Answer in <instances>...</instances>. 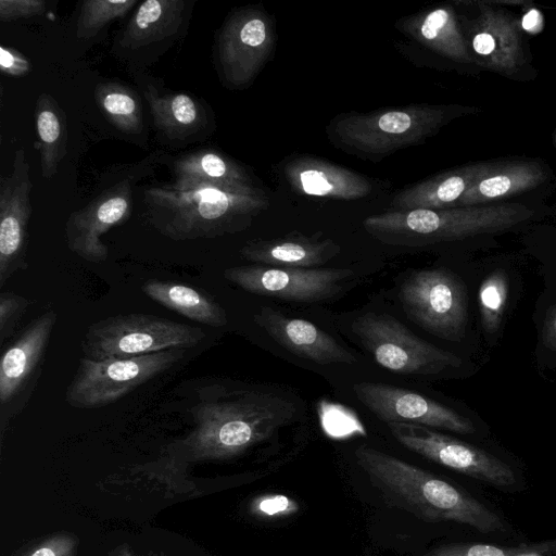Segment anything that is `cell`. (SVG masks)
Here are the masks:
<instances>
[{
	"label": "cell",
	"instance_id": "25",
	"mask_svg": "<svg viewBox=\"0 0 556 556\" xmlns=\"http://www.w3.org/2000/svg\"><path fill=\"white\" fill-rule=\"evenodd\" d=\"M538 161L494 162L493 167L462 197L457 206L486 205L530 191L548 179Z\"/></svg>",
	"mask_w": 556,
	"mask_h": 556
},
{
	"label": "cell",
	"instance_id": "10",
	"mask_svg": "<svg viewBox=\"0 0 556 556\" xmlns=\"http://www.w3.org/2000/svg\"><path fill=\"white\" fill-rule=\"evenodd\" d=\"M387 426L399 443L433 463L501 491L522 489L521 478L515 468L482 448L420 425L389 422Z\"/></svg>",
	"mask_w": 556,
	"mask_h": 556
},
{
	"label": "cell",
	"instance_id": "24",
	"mask_svg": "<svg viewBox=\"0 0 556 556\" xmlns=\"http://www.w3.org/2000/svg\"><path fill=\"white\" fill-rule=\"evenodd\" d=\"M399 28L420 45L457 63H472L473 59L452 7H438L403 21Z\"/></svg>",
	"mask_w": 556,
	"mask_h": 556
},
{
	"label": "cell",
	"instance_id": "36",
	"mask_svg": "<svg viewBox=\"0 0 556 556\" xmlns=\"http://www.w3.org/2000/svg\"><path fill=\"white\" fill-rule=\"evenodd\" d=\"M293 506L294 503L290 498L281 495L265 496L254 504L255 511L266 516L289 514Z\"/></svg>",
	"mask_w": 556,
	"mask_h": 556
},
{
	"label": "cell",
	"instance_id": "32",
	"mask_svg": "<svg viewBox=\"0 0 556 556\" xmlns=\"http://www.w3.org/2000/svg\"><path fill=\"white\" fill-rule=\"evenodd\" d=\"M29 306V301L14 292L0 293V343L10 337Z\"/></svg>",
	"mask_w": 556,
	"mask_h": 556
},
{
	"label": "cell",
	"instance_id": "6",
	"mask_svg": "<svg viewBox=\"0 0 556 556\" xmlns=\"http://www.w3.org/2000/svg\"><path fill=\"white\" fill-rule=\"evenodd\" d=\"M205 332L188 324L150 314H119L91 324L81 341L84 357L102 361L187 350L203 341Z\"/></svg>",
	"mask_w": 556,
	"mask_h": 556
},
{
	"label": "cell",
	"instance_id": "34",
	"mask_svg": "<svg viewBox=\"0 0 556 556\" xmlns=\"http://www.w3.org/2000/svg\"><path fill=\"white\" fill-rule=\"evenodd\" d=\"M76 539L71 534H56L41 542L25 556H74Z\"/></svg>",
	"mask_w": 556,
	"mask_h": 556
},
{
	"label": "cell",
	"instance_id": "9",
	"mask_svg": "<svg viewBox=\"0 0 556 556\" xmlns=\"http://www.w3.org/2000/svg\"><path fill=\"white\" fill-rule=\"evenodd\" d=\"M352 331L381 367L395 374L434 375L462 364L388 314L365 313L354 320Z\"/></svg>",
	"mask_w": 556,
	"mask_h": 556
},
{
	"label": "cell",
	"instance_id": "19",
	"mask_svg": "<svg viewBox=\"0 0 556 556\" xmlns=\"http://www.w3.org/2000/svg\"><path fill=\"white\" fill-rule=\"evenodd\" d=\"M478 12L465 36L473 62L485 70L513 76L525 61L516 20L504 10L483 2L479 3Z\"/></svg>",
	"mask_w": 556,
	"mask_h": 556
},
{
	"label": "cell",
	"instance_id": "11",
	"mask_svg": "<svg viewBox=\"0 0 556 556\" xmlns=\"http://www.w3.org/2000/svg\"><path fill=\"white\" fill-rule=\"evenodd\" d=\"M399 299L408 318L422 329L451 341H458L464 336L466 290L451 270H414L401 283Z\"/></svg>",
	"mask_w": 556,
	"mask_h": 556
},
{
	"label": "cell",
	"instance_id": "30",
	"mask_svg": "<svg viewBox=\"0 0 556 556\" xmlns=\"http://www.w3.org/2000/svg\"><path fill=\"white\" fill-rule=\"evenodd\" d=\"M136 5H139L137 0L84 1L76 24L77 38L86 40L97 37L110 23L124 17Z\"/></svg>",
	"mask_w": 556,
	"mask_h": 556
},
{
	"label": "cell",
	"instance_id": "28",
	"mask_svg": "<svg viewBox=\"0 0 556 556\" xmlns=\"http://www.w3.org/2000/svg\"><path fill=\"white\" fill-rule=\"evenodd\" d=\"M36 129L39 140L40 166L43 178L53 177L66 154V116L56 100L42 92L36 101Z\"/></svg>",
	"mask_w": 556,
	"mask_h": 556
},
{
	"label": "cell",
	"instance_id": "39",
	"mask_svg": "<svg viewBox=\"0 0 556 556\" xmlns=\"http://www.w3.org/2000/svg\"><path fill=\"white\" fill-rule=\"evenodd\" d=\"M555 144H556V135H555Z\"/></svg>",
	"mask_w": 556,
	"mask_h": 556
},
{
	"label": "cell",
	"instance_id": "4",
	"mask_svg": "<svg viewBox=\"0 0 556 556\" xmlns=\"http://www.w3.org/2000/svg\"><path fill=\"white\" fill-rule=\"evenodd\" d=\"M533 216L519 203L390 211L363 220L376 240L396 247L419 248L506 231Z\"/></svg>",
	"mask_w": 556,
	"mask_h": 556
},
{
	"label": "cell",
	"instance_id": "35",
	"mask_svg": "<svg viewBox=\"0 0 556 556\" xmlns=\"http://www.w3.org/2000/svg\"><path fill=\"white\" fill-rule=\"evenodd\" d=\"M0 68L8 76L22 77L30 72L31 65L29 60L20 51L8 46H1Z\"/></svg>",
	"mask_w": 556,
	"mask_h": 556
},
{
	"label": "cell",
	"instance_id": "21",
	"mask_svg": "<svg viewBox=\"0 0 556 556\" xmlns=\"http://www.w3.org/2000/svg\"><path fill=\"white\" fill-rule=\"evenodd\" d=\"M283 174L298 193L345 201L364 199L372 191L365 176L338 164L313 157L296 156L288 161Z\"/></svg>",
	"mask_w": 556,
	"mask_h": 556
},
{
	"label": "cell",
	"instance_id": "22",
	"mask_svg": "<svg viewBox=\"0 0 556 556\" xmlns=\"http://www.w3.org/2000/svg\"><path fill=\"white\" fill-rule=\"evenodd\" d=\"M341 247L319 235L292 232L268 240H252L240 250L243 260L257 265L283 268H312L336 257Z\"/></svg>",
	"mask_w": 556,
	"mask_h": 556
},
{
	"label": "cell",
	"instance_id": "13",
	"mask_svg": "<svg viewBox=\"0 0 556 556\" xmlns=\"http://www.w3.org/2000/svg\"><path fill=\"white\" fill-rule=\"evenodd\" d=\"M58 315L48 309L33 319L4 350L0 359V429L17 416L31 396Z\"/></svg>",
	"mask_w": 556,
	"mask_h": 556
},
{
	"label": "cell",
	"instance_id": "26",
	"mask_svg": "<svg viewBox=\"0 0 556 556\" xmlns=\"http://www.w3.org/2000/svg\"><path fill=\"white\" fill-rule=\"evenodd\" d=\"M175 180L195 181L251 191L257 189L245 168L214 149H198L174 162Z\"/></svg>",
	"mask_w": 556,
	"mask_h": 556
},
{
	"label": "cell",
	"instance_id": "38",
	"mask_svg": "<svg viewBox=\"0 0 556 556\" xmlns=\"http://www.w3.org/2000/svg\"><path fill=\"white\" fill-rule=\"evenodd\" d=\"M111 556H132L129 547L126 545H122L117 547Z\"/></svg>",
	"mask_w": 556,
	"mask_h": 556
},
{
	"label": "cell",
	"instance_id": "8",
	"mask_svg": "<svg viewBox=\"0 0 556 556\" xmlns=\"http://www.w3.org/2000/svg\"><path fill=\"white\" fill-rule=\"evenodd\" d=\"M276 42L270 16L256 7H244L227 15L216 31L214 63L223 85L249 87L265 66Z\"/></svg>",
	"mask_w": 556,
	"mask_h": 556
},
{
	"label": "cell",
	"instance_id": "33",
	"mask_svg": "<svg viewBox=\"0 0 556 556\" xmlns=\"http://www.w3.org/2000/svg\"><path fill=\"white\" fill-rule=\"evenodd\" d=\"M45 11L43 0H0V21L3 23L31 18Z\"/></svg>",
	"mask_w": 556,
	"mask_h": 556
},
{
	"label": "cell",
	"instance_id": "7",
	"mask_svg": "<svg viewBox=\"0 0 556 556\" xmlns=\"http://www.w3.org/2000/svg\"><path fill=\"white\" fill-rule=\"evenodd\" d=\"M186 350H166L152 354L93 361L83 357L70 382L65 401L76 408L108 406L127 393L170 369Z\"/></svg>",
	"mask_w": 556,
	"mask_h": 556
},
{
	"label": "cell",
	"instance_id": "14",
	"mask_svg": "<svg viewBox=\"0 0 556 556\" xmlns=\"http://www.w3.org/2000/svg\"><path fill=\"white\" fill-rule=\"evenodd\" d=\"M354 275L346 268H283L241 265L224 270V277L247 292L296 303L327 301L343 290Z\"/></svg>",
	"mask_w": 556,
	"mask_h": 556
},
{
	"label": "cell",
	"instance_id": "16",
	"mask_svg": "<svg viewBox=\"0 0 556 556\" xmlns=\"http://www.w3.org/2000/svg\"><path fill=\"white\" fill-rule=\"evenodd\" d=\"M352 389L358 401L387 424H415L459 434L476 431L470 419L414 391L379 382H358Z\"/></svg>",
	"mask_w": 556,
	"mask_h": 556
},
{
	"label": "cell",
	"instance_id": "17",
	"mask_svg": "<svg viewBox=\"0 0 556 556\" xmlns=\"http://www.w3.org/2000/svg\"><path fill=\"white\" fill-rule=\"evenodd\" d=\"M29 164L24 149L14 152L11 173L0 179V288L26 269L27 228L31 215Z\"/></svg>",
	"mask_w": 556,
	"mask_h": 556
},
{
	"label": "cell",
	"instance_id": "15",
	"mask_svg": "<svg viewBox=\"0 0 556 556\" xmlns=\"http://www.w3.org/2000/svg\"><path fill=\"white\" fill-rule=\"evenodd\" d=\"M135 79L149 105L159 139L179 147L202 140L215 128L214 114L207 103L193 94L172 91L141 72Z\"/></svg>",
	"mask_w": 556,
	"mask_h": 556
},
{
	"label": "cell",
	"instance_id": "1",
	"mask_svg": "<svg viewBox=\"0 0 556 556\" xmlns=\"http://www.w3.org/2000/svg\"><path fill=\"white\" fill-rule=\"evenodd\" d=\"M296 414V404L274 390L206 384L198 390L193 428L179 448L194 460L231 458L271 438Z\"/></svg>",
	"mask_w": 556,
	"mask_h": 556
},
{
	"label": "cell",
	"instance_id": "2",
	"mask_svg": "<svg viewBox=\"0 0 556 556\" xmlns=\"http://www.w3.org/2000/svg\"><path fill=\"white\" fill-rule=\"evenodd\" d=\"M358 466L391 506L429 522H454L485 535L508 531L505 519L462 488L395 456L361 445Z\"/></svg>",
	"mask_w": 556,
	"mask_h": 556
},
{
	"label": "cell",
	"instance_id": "12",
	"mask_svg": "<svg viewBox=\"0 0 556 556\" xmlns=\"http://www.w3.org/2000/svg\"><path fill=\"white\" fill-rule=\"evenodd\" d=\"M195 0H147L137 7L116 35L112 53L132 67L154 63L181 40Z\"/></svg>",
	"mask_w": 556,
	"mask_h": 556
},
{
	"label": "cell",
	"instance_id": "31",
	"mask_svg": "<svg viewBox=\"0 0 556 556\" xmlns=\"http://www.w3.org/2000/svg\"><path fill=\"white\" fill-rule=\"evenodd\" d=\"M508 296V279L504 270L489 275L479 289L481 321L485 332L494 333L502 321Z\"/></svg>",
	"mask_w": 556,
	"mask_h": 556
},
{
	"label": "cell",
	"instance_id": "27",
	"mask_svg": "<svg viewBox=\"0 0 556 556\" xmlns=\"http://www.w3.org/2000/svg\"><path fill=\"white\" fill-rule=\"evenodd\" d=\"M142 292L151 300L191 320L211 327H224L228 323L225 309L206 293L176 281L147 280Z\"/></svg>",
	"mask_w": 556,
	"mask_h": 556
},
{
	"label": "cell",
	"instance_id": "29",
	"mask_svg": "<svg viewBox=\"0 0 556 556\" xmlns=\"http://www.w3.org/2000/svg\"><path fill=\"white\" fill-rule=\"evenodd\" d=\"M94 99L104 117L121 132L138 137L144 131L142 103L131 87L118 81L100 83Z\"/></svg>",
	"mask_w": 556,
	"mask_h": 556
},
{
	"label": "cell",
	"instance_id": "5",
	"mask_svg": "<svg viewBox=\"0 0 556 556\" xmlns=\"http://www.w3.org/2000/svg\"><path fill=\"white\" fill-rule=\"evenodd\" d=\"M473 108L458 104H409L379 111L342 113L327 127L331 143L358 159L379 162L435 135Z\"/></svg>",
	"mask_w": 556,
	"mask_h": 556
},
{
	"label": "cell",
	"instance_id": "23",
	"mask_svg": "<svg viewBox=\"0 0 556 556\" xmlns=\"http://www.w3.org/2000/svg\"><path fill=\"white\" fill-rule=\"evenodd\" d=\"M493 165L494 162L470 163L429 177L396 193L391 206L393 211L455 207L467 190Z\"/></svg>",
	"mask_w": 556,
	"mask_h": 556
},
{
	"label": "cell",
	"instance_id": "18",
	"mask_svg": "<svg viewBox=\"0 0 556 556\" xmlns=\"http://www.w3.org/2000/svg\"><path fill=\"white\" fill-rule=\"evenodd\" d=\"M132 182L126 178L104 189L86 206L72 212L65 223L67 248L91 263L108 258L100 237L124 223L131 214Z\"/></svg>",
	"mask_w": 556,
	"mask_h": 556
},
{
	"label": "cell",
	"instance_id": "3",
	"mask_svg": "<svg viewBox=\"0 0 556 556\" xmlns=\"http://www.w3.org/2000/svg\"><path fill=\"white\" fill-rule=\"evenodd\" d=\"M146 216L174 241L213 239L237 233L269 206L266 193L211 184L175 180L143 191Z\"/></svg>",
	"mask_w": 556,
	"mask_h": 556
},
{
	"label": "cell",
	"instance_id": "20",
	"mask_svg": "<svg viewBox=\"0 0 556 556\" xmlns=\"http://www.w3.org/2000/svg\"><path fill=\"white\" fill-rule=\"evenodd\" d=\"M254 320L279 345L302 358L319 365L356 363L353 353L308 320L287 316L270 306L261 307Z\"/></svg>",
	"mask_w": 556,
	"mask_h": 556
},
{
	"label": "cell",
	"instance_id": "37",
	"mask_svg": "<svg viewBox=\"0 0 556 556\" xmlns=\"http://www.w3.org/2000/svg\"><path fill=\"white\" fill-rule=\"evenodd\" d=\"M545 344L556 349V309L548 317L547 325L544 327Z\"/></svg>",
	"mask_w": 556,
	"mask_h": 556
}]
</instances>
